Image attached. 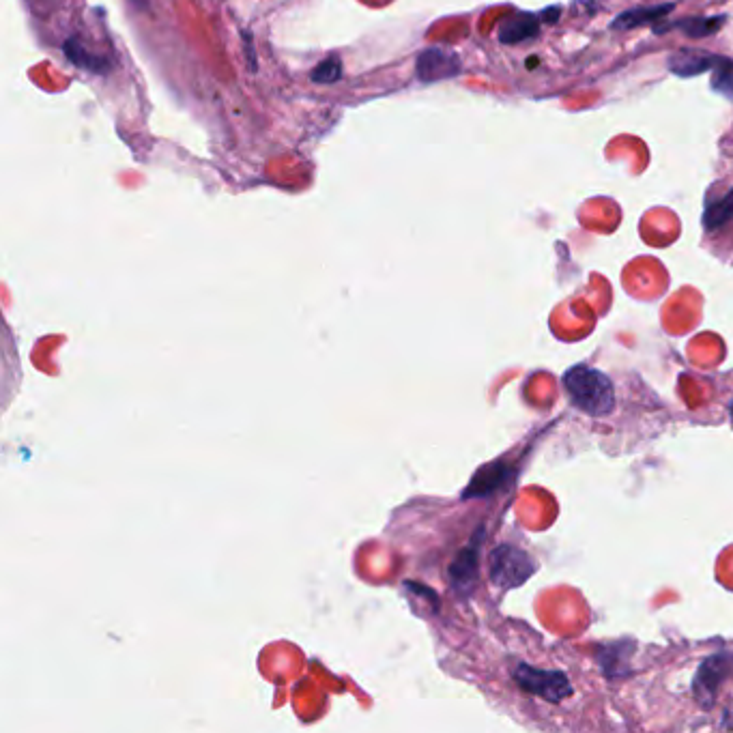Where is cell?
<instances>
[{
  "instance_id": "1",
  "label": "cell",
  "mask_w": 733,
  "mask_h": 733,
  "mask_svg": "<svg viewBox=\"0 0 733 733\" xmlns=\"http://www.w3.org/2000/svg\"><path fill=\"white\" fill-rule=\"evenodd\" d=\"M572 405L592 418H605L615 407V390L607 375L587 366H574L564 375Z\"/></svg>"
},
{
  "instance_id": "2",
  "label": "cell",
  "mask_w": 733,
  "mask_h": 733,
  "mask_svg": "<svg viewBox=\"0 0 733 733\" xmlns=\"http://www.w3.org/2000/svg\"><path fill=\"white\" fill-rule=\"evenodd\" d=\"M536 562L514 544H499L491 553V579L501 589L523 585L536 572Z\"/></svg>"
},
{
  "instance_id": "3",
  "label": "cell",
  "mask_w": 733,
  "mask_h": 733,
  "mask_svg": "<svg viewBox=\"0 0 733 733\" xmlns=\"http://www.w3.org/2000/svg\"><path fill=\"white\" fill-rule=\"evenodd\" d=\"M514 680L525 693L538 695L551 703H559L572 695L570 680L562 671H542L531 665H519L514 669Z\"/></svg>"
},
{
  "instance_id": "4",
  "label": "cell",
  "mask_w": 733,
  "mask_h": 733,
  "mask_svg": "<svg viewBox=\"0 0 733 733\" xmlns=\"http://www.w3.org/2000/svg\"><path fill=\"white\" fill-rule=\"evenodd\" d=\"M733 673V654H714L703 663L695 675L693 693L703 708H710L716 701L718 688Z\"/></svg>"
},
{
  "instance_id": "5",
  "label": "cell",
  "mask_w": 733,
  "mask_h": 733,
  "mask_svg": "<svg viewBox=\"0 0 733 733\" xmlns=\"http://www.w3.org/2000/svg\"><path fill=\"white\" fill-rule=\"evenodd\" d=\"M418 76L422 82H439L456 78L461 74V59L458 54L445 48H430L418 56Z\"/></svg>"
},
{
  "instance_id": "6",
  "label": "cell",
  "mask_w": 733,
  "mask_h": 733,
  "mask_svg": "<svg viewBox=\"0 0 733 733\" xmlns=\"http://www.w3.org/2000/svg\"><path fill=\"white\" fill-rule=\"evenodd\" d=\"M540 33V16L529 11H516L512 16L503 18L499 24V41L508 43V46H516V43L536 39Z\"/></svg>"
},
{
  "instance_id": "7",
  "label": "cell",
  "mask_w": 733,
  "mask_h": 733,
  "mask_svg": "<svg viewBox=\"0 0 733 733\" xmlns=\"http://www.w3.org/2000/svg\"><path fill=\"white\" fill-rule=\"evenodd\" d=\"M716 59H718V54L686 48V50L671 54L667 65H669V71L673 76L695 78V76L706 74V71H712Z\"/></svg>"
},
{
  "instance_id": "8",
  "label": "cell",
  "mask_w": 733,
  "mask_h": 733,
  "mask_svg": "<svg viewBox=\"0 0 733 733\" xmlns=\"http://www.w3.org/2000/svg\"><path fill=\"white\" fill-rule=\"evenodd\" d=\"M480 536H482V531L478 534V538L454 559V564L450 568L452 585L458 589V592H469L471 585L476 583L478 562H480Z\"/></svg>"
},
{
  "instance_id": "9",
  "label": "cell",
  "mask_w": 733,
  "mask_h": 733,
  "mask_svg": "<svg viewBox=\"0 0 733 733\" xmlns=\"http://www.w3.org/2000/svg\"><path fill=\"white\" fill-rule=\"evenodd\" d=\"M673 9H675V3L628 9V11H622L620 16H617V18L611 22V28H613V31H632V28L648 26V24H656V22H660V20H665Z\"/></svg>"
},
{
  "instance_id": "10",
  "label": "cell",
  "mask_w": 733,
  "mask_h": 733,
  "mask_svg": "<svg viewBox=\"0 0 733 733\" xmlns=\"http://www.w3.org/2000/svg\"><path fill=\"white\" fill-rule=\"evenodd\" d=\"M727 18L725 16H699V18H684L680 22H675L671 26H665V28H656L654 33H663V31H669V28H678V31H682L686 37L691 39H706V37H712L716 35L721 28L725 26Z\"/></svg>"
},
{
  "instance_id": "11",
  "label": "cell",
  "mask_w": 733,
  "mask_h": 733,
  "mask_svg": "<svg viewBox=\"0 0 733 733\" xmlns=\"http://www.w3.org/2000/svg\"><path fill=\"white\" fill-rule=\"evenodd\" d=\"M508 478V469L501 465H493L486 467L484 471H480L476 478H473L471 486L465 491V497H482V495H491L495 488H499Z\"/></svg>"
},
{
  "instance_id": "12",
  "label": "cell",
  "mask_w": 733,
  "mask_h": 733,
  "mask_svg": "<svg viewBox=\"0 0 733 733\" xmlns=\"http://www.w3.org/2000/svg\"><path fill=\"white\" fill-rule=\"evenodd\" d=\"M733 220V188L723 196L714 200V203H710L706 207V213H703V226H706V231H718V228H723L727 222Z\"/></svg>"
},
{
  "instance_id": "13",
  "label": "cell",
  "mask_w": 733,
  "mask_h": 733,
  "mask_svg": "<svg viewBox=\"0 0 733 733\" xmlns=\"http://www.w3.org/2000/svg\"><path fill=\"white\" fill-rule=\"evenodd\" d=\"M712 91L733 102V59L718 54L712 67Z\"/></svg>"
},
{
  "instance_id": "14",
  "label": "cell",
  "mask_w": 733,
  "mask_h": 733,
  "mask_svg": "<svg viewBox=\"0 0 733 733\" xmlns=\"http://www.w3.org/2000/svg\"><path fill=\"white\" fill-rule=\"evenodd\" d=\"M65 52H67V59H71V63L89 69V71H95V74H104V71L108 69L104 59H93V56L89 52H84L74 39H69L65 43Z\"/></svg>"
},
{
  "instance_id": "15",
  "label": "cell",
  "mask_w": 733,
  "mask_h": 733,
  "mask_svg": "<svg viewBox=\"0 0 733 733\" xmlns=\"http://www.w3.org/2000/svg\"><path fill=\"white\" fill-rule=\"evenodd\" d=\"M340 78H342V65H340V59H336V56H329V59H325L319 67L312 71V80L321 82V84L336 82Z\"/></svg>"
},
{
  "instance_id": "16",
  "label": "cell",
  "mask_w": 733,
  "mask_h": 733,
  "mask_svg": "<svg viewBox=\"0 0 733 733\" xmlns=\"http://www.w3.org/2000/svg\"><path fill=\"white\" fill-rule=\"evenodd\" d=\"M559 13H562V9H559V7H551V9H546L540 18H542L544 22H551V24H553V22H557V20H559Z\"/></svg>"
},
{
  "instance_id": "17",
  "label": "cell",
  "mask_w": 733,
  "mask_h": 733,
  "mask_svg": "<svg viewBox=\"0 0 733 733\" xmlns=\"http://www.w3.org/2000/svg\"><path fill=\"white\" fill-rule=\"evenodd\" d=\"M577 3H579V5H585L589 11H596L594 3H602V0H577Z\"/></svg>"
},
{
  "instance_id": "18",
  "label": "cell",
  "mask_w": 733,
  "mask_h": 733,
  "mask_svg": "<svg viewBox=\"0 0 733 733\" xmlns=\"http://www.w3.org/2000/svg\"><path fill=\"white\" fill-rule=\"evenodd\" d=\"M729 418H731V424H733V402H731V407H729Z\"/></svg>"
}]
</instances>
